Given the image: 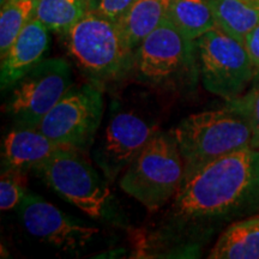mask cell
<instances>
[{"label":"cell","instance_id":"cell-1","mask_svg":"<svg viewBox=\"0 0 259 259\" xmlns=\"http://www.w3.org/2000/svg\"><path fill=\"white\" fill-rule=\"evenodd\" d=\"M259 202V150L242 149L199 168L171 199L168 226L189 234L245 212Z\"/></svg>","mask_w":259,"mask_h":259},{"label":"cell","instance_id":"cell-2","mask_svg":"<svg viewBox=\"0 0 259 259\" xmlns=\"http://www.w3.org/2000/svg\"><path fill=\"white\" fill-rule=\"evenodd\" d=\"M185 167V177L242 149L251 148L252 128L240 97L215 111L189 115L174 130Z\"/></svg>","mask_w":259,"mask_h":259},{"label":"cell","instance_id":"cell-3","mask_svg":"<svg viewBox=\"0 0 259 259\" xmlns=\"http://www.w3.org/2000/svg\"><path fill=\"white\" fill-rule=\"evenodd\" d=\"M61 35L71 60L92 83L101 87L132 72L135 51L111 19L88 12Z\"/></svg>","mask_w":259,"mask_h":259},{"label":"cell","instance_id":"cell-4","mask_svg":"<svg viewBox=\"0 0 259 259\" xmlns=\"http://www.w3.org/2000/svg\"><path fill=\"white\" fill-rule=\"evenodd\" d=\"M132 72L153 88L190 92L200 79L196 41L166 17L135 50Z\"/></svg>","mask_w":259,"mask_h":259},{"label":"cell","instance_id":"cell-5","mask_svg":"<svg viewBox=\"0 0 259 259\" xmlns=\"http://www.w3.org/2000/svg\"><path fill=\"white\" fill-rule=\"evenodd\" d=\"M184 177L174 131H158L122 171L119 185L149 211H156L174 198Z\"/></svg>","mask_w":259,"mask_h":259},{"label":"cell","instance_id":"cell-6","mask_svg":"<svg viewBox=\"0 0 259 259\" xmlns=\"http://www.w3.org/2000/svg\"><path fill=\"white\" fill-rule=\"evenodd\" d=\"M157 132L156 121L148 114L113 101L105 126L94 141L93 160L108 183H112Z\"/></svg>","mask_w":259,"mask_h":259},{"label":"cell","instance_id":"cell-7","mask_svg":"<svg viewBox=\"0 0 259 259\" xmlns=\"http://www.w3.org/2000/svg\"><path fill=\"white\" fill-rule=\"evenodd\" d=\"M194 41L204 89L227 101L240 97L255 74L244 42L219 27Z\"/></svg>","mask_w":259,"mask_h":259},{"label":"cell","instance_id":"cell-8","mask_svg":"<svg viewBox=\"0 0 259 259\" xmlns=\"http://www.w3.org/2000/svg\"><path fill=\"white\" fill-rule=\"evenodd\" d=\"M71 87L70 64L63 58L44 59L5 90L4 111L16 126L37 127Z\"/></svg>","mask_w":259,"mask_h":259},{"label":"cell","instance_id":"cell-9","mask_svg":"<svg viewBox=\"0 0 259 259\" xmlns=\"http://www.w3.org/2000/svg\"><path fill=\"white\" fill-rule=\"evenodd\" d=\"M48 186L92 219H101L111 196L102 179L80 150L61 148L35 168Z\"/></svg>","mask_w":259,"mask_h":259},{"label":"cell","instance_id":"cell-10","mask_svg":"<svg viewBox=\"0 0 259 259\" xmlns=\"http://www.w3.org/2000/svg\"><path fill=\"white\" fill-rule=\"evenodd\" d=\"M103 121L101 87L94 83L71 87L37 128L60 147L92 149Z\"/></svg>","mask_w":259,"mask_h":259},{"label":"cell","instance_id":"cell-11","mask_svg":"<svg viewBox=\"0 0 259 259\" xmlns=\"http://www.w3.org/2000/svg\"><path fill=\"white\" fill-rule=\"evenodd\" d=\"M18 211L29 234L63 251L80 250L100 232L71 219L36 193L25 194Z\"/></svg>","mask_w":259,"mask_h":259},{"label":"cell","instance_id":"cell-12","mask_svg":"<svg viewBox=\"0 0 259 259\" xmlns=\"http://www.w3.org/2000/svg\"><path fill=\"white\" fill-rule=\"evenodd\" d=\"M50 29L32 17L2 57L0 87L2 92L34 69L45 59L50 47Z\"/></svg>","mask_w":259,"mask_h":259},{"label":"cell","instance_id":"cell-13","mask_svg":"<svg viewBox=\"0 0 259 259\" xmlns=\"http://www.w3.org/2000/svg\"><path fill=\"white\" fill-rule=\"evenodd\" d=\"M61 148L37 127L16 126L3 139L2 169H35Z\"/></svg>","mask_w":259,"mask_h":259},{"label":"cell","instance_id":"cell-14","mask_svg":"<svg viewBox=\"0 0 259 259\" xmlns=\"http://www.w3.org/2000/svg\"><path fill=\"white\" fill-rule=\"evenodd\" d=\"M171 0H135L118 25L132 50L167 17Z\"/></svg>","mask_w":259,"mask_h":259},{"label":"cell","instance_id":"cell-15","mask_svg":"<svg viewBox=\"0 0 259 259\" xmlns=\"http://www.w3.org/2000/svg\"><path fill=\"white\" fill-rule=\"evenodd\" d=\"M210 259H259V216L229 226L216 241Z\"/></svg>","mask_w":259,"mask_h":259},{"label":"cell","instance_id":"cell-16","mask_svg":"<svg viewBox=\"0 0 259 259\" xmlns=\"http://www.w3.org/2000/svg\"><path fill=\"white\" fill-rule=\"evenodd\" d=\"M216 25L244 42L259 24V0H209Z\"/></svg>","mask_w":259,"mask_h":259},{"label":"cell","instance_id":"cell-17","mask_svg":"<svg viewBox=\"0 0 259 259\" xmlns=\"http://www.w3.org/2000/svg\"><path fill=\"white\" fill-rule=\"evenodd\" d=\"M167 18L191 40L218 27L209 0H171Z\"/></svg>","mask_w":259,"mask_h":259},{"label":"cell","instance_id":"cell-18","mask_svg":"<svg viewBox=\"0 0 259 259\" xmlns=\"http://www.w3.org/2000/svg\"><path fill=\"white\" fill-rule=\"evenodd\" d=\"M88 12V0H37L34 17L51 31L64 34Z\"/></svg>","mask_w":259,"mask_h":259},{"label":"cell","instance_id":"cell-19","mask_svg":"<svg viewBox=\"0 0 259 259\" xmlns=\"http://www.w3.org/2000/svg\"><path fill=\"white\" fill-rule=\"evenodd\" d=\"M37 0H5L0 10V57L34 17Z\"/></svg>","mask_w":259,"mask_h":259},{"label":"cell","instance_id":"cell-20","mask_svg":"<svg viewBox=\"0 0 259 259\" xmlns=\"http://www.w3.org/2000/svg\"><path fill=\"white\" fill-rule=\"evenodd\" d=\"M27 171L2 169L0 177V209L9 211L18 208L27 194Z\"/></svg>","mask_w":259,"mask_h":259},{"label":"cell","instance_id":"cell-21","mask_svg":"<svg viewBox=\"0 0 259 259\" xmlns=\"http://www.w3.org/2000/svg\"><path fill=\"white\" fill-rule=\"evenodd\" d=\"M135 0H88L89 12L119 23Z\"/></svg>","mask_w":259,"mask_h":259},{"label":"cell","instance_id":"cell-22","mask_svg":"<svg viewBox=\"0 0 259 259\" xmlns=\"http://www.w3.org/2000/svg\"><path fill=\"white\" fill-rule=\"evenodd\" d=\"M240 101L244 106L252 128L251 148L259 150V85L252 89L247 95L240 96Z\"/></svg>","mask_w":259,"mask_h":259},{"label":"cell","instance_id":"cell-23","mask_svg":"<svg viewBox=\"0 0 259 259\" xmlns=\"http://www.w3.org/2000/svg\"><path fill=\"white\" fill-rule=\"evenodd\" d=\"M244 44L253 63L255 72H259V24L246 35Z\"/></svg>","mask_w":259,"mask_h":259},{"label":"cell","instance_id":"cell-24","mask_svg":"<svg viewBox=\"0 0 259 259\" xmlns=\"http://www.w3.org/2000/svg\"><path fill=\"white\" fill-rule=\"evenodd\" d=\"M4 2H5V0H0V5H2Z\"/></svg>","mask_w":259,"mask_h":259}]
</instances>
